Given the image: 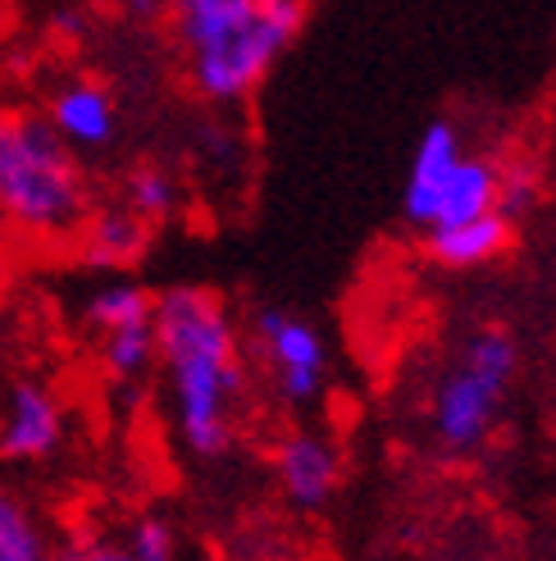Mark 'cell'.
Listing matches in <instances>:
<instances>
[{"label": "cell", "instance_id": "6da1fadb", "mask_svg": "<svg viewBox=\"0 0 556 561\" xmlns=\"http://www.w3.org/2000/svg\"><path fill=\"white\" fill-rule=\"evenodd\" d=\"M155 375L164 383L174 434L192 461L233 453L252 383L246 333L210 288L155 293Z\"/></svg>", "mask_w": 556, "mask_h": 561}, {"label": "cell", "instance_id": "7a4b0ae2", "mask_svg": "<svg viewBox=\"0 0 556 561\" xmlns=\"http://www.w3.org/2000/svg\"><path fill=\"white\" fill-rule=\"evenodd\" d=\"M187 88L210 105H238L283 60L305 23V0H164Z\"/></svg>", "mask_w": 556, "mask_h": 561}, {"label": "cell", "instance_id": "3957f363", "mask_svg": "<svg viewBox=\"0 0 556 561\" xmlns=\"http://www.w3.org/2000/svg\"><path fill=\"white\" fill-rule=\"evenodd\" d=\"M88 210V170L42 110L0 105V229L23 242H73Z\"/></svg>", "mask_w": 556, "mask_h": 561}, {"label": "cell", "instance_id": "277c9868", "mask_svg": "<svg viewBox=\"0 0 556 561\" xmlns=\"http://www.w3.org/2000/svg\"><path fill=\"white\" fill-rule=\"evenodd\" d=\"M520 370V347L507 324L470 329L429 398V430L442 453H479L502 420L507 392Z\"/></svg>", "mask_w": 556, "mask_h": 561}, {"label": "cell", "instance_id": "5b68a950", "mask_svg": "<svg viewBox=\"0 0 556 561\" xmlns=\"http://www.w3.org/2000/svg\"><path fill=\"white\" fill-rule=\"evenodd\" d=\"M101 370L115 388H142L155 375V293L128 274H105L82 297Z\"/></svg>", "mask_w": 556, "mask_h": 561}, {"label": "cell", "instance_id": "8992f818", "mask_svg": "<svg viewBox=\"0 0 556 561\" xmlns=\"http://www.w3.org/2000/svg\"><path fill=\"white\" fill-rule=\"evenodd\" d=\"M252 356L260 360L265 383L288 411H305L315 407L328 392V375H333V352L324 329L292 311V306H260L252 316Z\"/></svg>", "mask_w": 556, "mask_h": 561}, {"label": "cell", "instance_id": "52a82bcc", "mask_svg": "<svg viewBox=\"0 0 556 561\" xmlns=\"http://www.w3.org/2000/svg\"><path fill=\"white\" fill-rule=\"evenodd\" d=\"M69 411L46 379L19 375L0 392V461L42 466L65 447Z\"/></svg>", "mask_w": 556, "mask_h": 561}, {"label": "cell", "instance_id": "ba28073f", "mask_svg": "<svg viewBox=\"0 0 556 561\" xmlns=\"http://www.w3.org/2000/svg\"><path fill=\"white\" fill-rule=\"evenodd\" d=\"M42 119L78 160L109 151L119 142V128H124L115 92L88 73H73L60 82V88H50V96L42 105Z\"/></svg>", "mask_w": 556, "mask_h": 561}, {"label": "cell", "instance_id": "9c48e42d", "mask_svg": "<svg viewBox=\"0 0 556 561\" xmlns=\"http://www.w3.org/2000/svg\"><path fill=\"white\" fill-rule=\"evenodd\" d=\"M269 466H274L278 493H283L297 512L328 507L333 493H338V484H343V447L320 430L297 425L288 434H278Z\"/></svg>", "mask_w": 556, "mask_h": 561}, {"label": "cell", "instance_id": "30bf717a", "mask_svg": "<svg viewBox=\"0 0 556 561\" xmlns=\"http://www.w3.org/2000/svg\"><path fill=\"white\" fill-rule=\"evenodd\" d=\"M465 137L452 119H429L420 128L406 160V179H402V215L415 224V229H433L438 219V202L448 192V179L456 174V164L465 156Z\"/></svg>", "mask_w": 556, "mask_h": 561}, {"label": "cell", "instance_id": "8fae6325", "mask_svg": "<svg viewBox=\"0 0 556 561\" xmlns=\"http://www.w3.org/2000/svg\"><path fill=\"white\" fill-rule=\"evenodd\" d=\"M147 242H151V224L137 219L128 206H92L82 229L73 233L78 261L96 274H124L128 265L147 256Z\"/></svg>", "mask_w": 556, "mask_h": 561}, {"label": "cell", "instance_id": "7c38bea8", "mask_svg": "<svg viewBox=\"0 0 556 561\" xmlns=\"http://www.w3.org/2000/svg\"><path fill=\"white\" fill-rule=\"evenodd\" d=\"M516 238V219H507L502 210H488L475 215L465 224H448V229H429L425 247H429V261L452 270V274H470V270H484L493 261H502L511 251Z\"/></svg>", "mask_w": 556, "mask_h": 561}, {"label": "cell", "instance_id": "4fadbf2b", "mask_svg": "<svg viewBox=\"0 0 556 561\" xmlns=\"http://www.w3.org/2000/svg\"><path fill=\"white\" fill-rule=\"evenodd\" d=\"M488 210H497V160L484 156V151H465L461 164H456V174L448 179V192H442V202H438L433 229L465 224V219L488 215Z\"/></svg>", "mask_w": 556, "mask_h": 561}, {"label": "cell", "instance_id": "5bb4252c", "mask_svg": "<svg viewBox=\"0 0 556 561\" xmlns=\"http://www.w3.org/2000/svg\"><path fill=\"white\" fill-rule=\"evenodd\" d=\"M119 206H128L137 219H147L151 229L164 219H174L183 206V183L164 170V164H132L119 183Z\"/></svg>", "mask_w": 556, "mask_h": 561}, {"label": "cell", "instance_id": "9a60e30c", "mask_svg": "<svg viewBox=\"0 0 556 561\" xmlns=\"http://www.w3.org/2000/svg\"><path fill=\"white\" fill-rule=\"evenodd\" d=\"M55 543L42 516L14 489H0V561H50Z\"/></svg>", "mask_w": 556, "mask_h": 561}, {"label": "cell", "instance_id": "2e32d148", "mask_svg": "<svg viewBox=\"0 0 556 561\" xmlns=\"http://www.w3.org/2000/svg\"><path fill=\"white\" fill-rule=\"evenodd\" d=\"M493 160H497V210L520 224L543 202V170H538V160L520 156V151L493 156Z\"/></svg>", "mask_w": 556, "mask_h": 561}, {"label": "cell", "instance_id": "e0dca14e", "mask_svg": "<svg viewBox=\"0 0 556 561\" xmlns=\"http://www.w3.org/2000/svg\"><path fill=\"white\" fill-rule=\"evenodd\" d=\"M124 552L128 561H183V543H178V529L164 520V516H137L124 529Z\"/></svg>", "mask_w": 556, "mask_h": 561}, {"label": "cell", "instance_id": "ac0fdd59", "mask_svg": "<svg viewBox=\"0 0 556 561\" xmlns=\"http://www.w3.org/2000/svg\"><path fill=\"white\" fill-rule=\"evenodd\" d=\"M50 561H128L124 543L119 539H105V535H78V539H65L55 548Z\"/></svg>", "mask_w": 556, "mask_h": 561}, {"label": "cell", "instance_id": "d6986e66", "mask_svg": "<svg viewBox=\"0 0 556 561\" xmlns=\"http://www.w3.org/2000/svg\"><path fill=\"white\" fill-rule=\"evenodd\" d=\"M124 14L132 23H151V19H164V0H124Z\"/></svg>", "mask_w": 556, "mask_h": 561}, {"label": "cell", "instance_id": "ffe728a7", "mask_svg": "<svg viewBox=\"0 0 556 561\" xmlns=\"http://www.w3.org/2000/svg\"><path fill=\"white\" fill-rule=\"evenodd\" d=\"M5 23H10V0H0V33H5Z\"/></svg>", "mask_w": 556, "mask_h": 561}, {"label": "cell", "instance_id": "44dd1931", "mask_svg": "<svg viewBox=\"0 0 556 561\" xmlns=\"http://www.w3.org/2000/svg\"><path fill=\"white\" fill-rule=\"evenodd\" d=\"M197 561H224V557H215V552H206V557H197Z\"/></svg>", "mask_w": 556, "mask_h": 561}, {"label": "cell", "instance_id": "7402d4cb", "mask_svg": "<svg viewBox=\"0 0 556 561\" xmlns=\"http://www.w3.org/2000/svg\"><path fill=\"white\" fill-rule=\"evenodd\" d=\"M0 233H5V229H0Z\"/></svg>", "mask_w": 556, "mask_h": 561}]
</instances>
